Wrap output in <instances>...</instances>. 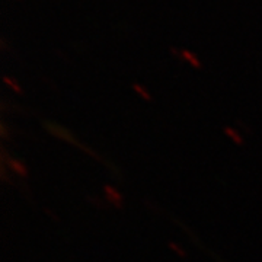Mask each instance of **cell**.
I'll list each match as a JSON object with an SVG mask.
<instances>
[{"instance_id":"cell-1","label":"cell","mask_w":262,"mask_h":262,"mask_svg":"<svg viewBox=\"0 0 262 262\" xmlns=\"http://www.w3.org/2000/svg\"><path fill=\"white\" fill-rule=\"evenodd\" d=\"M9 165H10V168L13 169L16 173H19V175H22V177H25V175H27V169H25V166H24L20 162H16V160L10 159Z\"/></svg>"},{"instance_id":"cell-2","label":"cell","mask_w":262,"mask_h":262,"mask_svg":"<svg viewBox=\"0 0 262 262\" xmlns=\"http://www.w3.org/2000/svg\"><path fill=\"white\" fill-rule=\"evenodd\" d=\"M181 56L184 57L185 60H188V61H189L191 64L194 66V67H200V61H198L195 57L192 56V54H191L189 51H187V50H184V51L181 53Z\"/></svg>"},{"instance_id":"cell-3","label":"cell","mask_w":262,"mask_h":262,"mask_svg":"<svg viewBox=\"0 0 262 262\" xmlns=\"http://www.w3.org/2000/svg\"><path fill=\"white\" fill-rule=\"evenodd\" d=\"M3 80H5V83H8V84H9V86H12V88H13V89H15V91L18 92V94H20V92H22V91H20V89H19V88H18V84L15 83L13 80H10L8 76H5V77H3Z\"/></svg>"},{"instance_id":"cell-4","label":"cell","mask_w":262,"mask_h":262,"mask_svg":"<svg viewBox=\"0 0 262 262\" xmlns=\"http://www.w3.org/2000/svg\"><path fill=\"white\" fill-rule=\"evenodd\" d=\"M134 89H136V91H137V92H139V94L143 95V96H144V99H147V101H149V99H150V98H149V95L146 94V92H144V91H143V89H141V86H139V84H134Z\"/></svg>"}]
</instances>
